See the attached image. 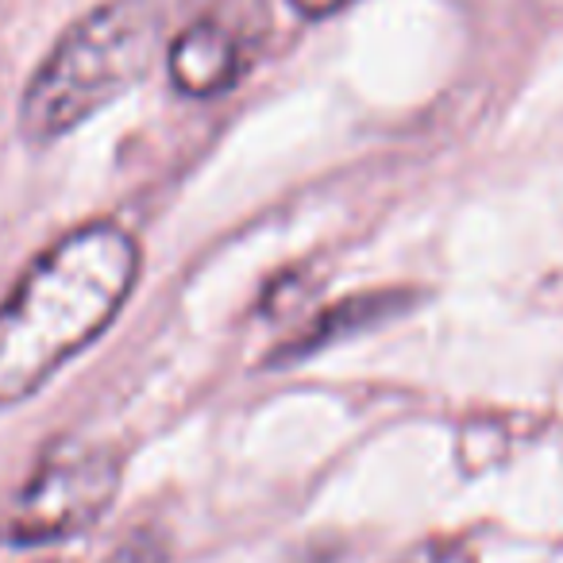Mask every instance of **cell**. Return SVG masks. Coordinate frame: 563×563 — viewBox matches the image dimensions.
Returning <instances> with one entry per match:
<instances>
[{
    "label": "cell",
    "instance_id": "52a82bcc",
    "mask_svg": "<svg viewBox=\"0 0 563 563\" xmlns=\"http://www.w3.org/2000/svg\"><path fill=\"white\" fill-rule=\"evenodd\" d=\"M101 563H166V544L151 532H135L120 548H112Z\"/></svg>",
    "mask_w": 563,
    "mask_h": 563
},
{
    "label": "cell",
    "instance_id": "277c9868",
    "mask_svg": "<svg viewBox=\"0 0 563 563\" xmlns=\"http://www.w3.org/2000/svg\"><path fill=\"white\" fill-rule=\"evenodd\" d=\"M166 66H170V81L189 97H212L228 89L240 70V51H235L232 35L217 24H194L170 43L166 51Z\"/></svg>",
    "mask_w": 563,
    "mask_h": 563
},
{
    "label": "cell",
    "instance_id": "ba28073f",
    "mask_svg": "<svg viewBox=\"0 0 563 563\" xmlns=\"http://www.w3.org/2000/svg\"><path fill=\"white\" fill-rule=\"evenodd\" d=\"M290 4L301 16H332V12H340L344 4H352V0H290Z\"/></svg>",
    "mask_w": 563,
    "mask_h": 563
},
{
    "label": "cell",
    "instance_id": "3957f363",
    "mask_svg": "<svg viewBox=\"0 0 563 563\" xmlns=\"http://www.w3.org/2000/svg\"><path fill=\"white\" fill-rule=\"evenodd\" d=\"M120 460L109 448H63L32 471L4 517V540L16 548L81 537L112 509Z\"/></svg>",
    "mask_w": 563,
    "mask_h": 563
},
{
    "label": "cell",
    "instance_id": "8992f818",
    "mask_svg": "<svg viewBox=\"0 0 563 563\" xmlns=\"http://www.w3.org/2000/svg\"><path fill=\"white\" fill-rule=\"evenodd\" d=\"M394 563H478V555L471 552L463 540L429 537V540H421V544L406 548Z\"/></svg>",
    "mask_w": 563,
    "mask_h": 563
},
{
    "label": "cell",
    "instance_id": "7a4b0ae2",
    "mask_svg": "<svg viewBox=\"0 0 563 563\" xmlns=\"http://www.w3.org/2000/svg\"><path fill=\"white\" fill-rule=\"evenodd\" d=\"M163 55L158 0H104L66 27L20 97V135L35 147L81 124L135 89Z\"/></svg>",
    "mask_w": 563,
    "mask_h": 563
},
{
    "label": "cell",
    "instance_id": "5b68a950",
    "mask_svg": "<svg viewBox=\"0 0 563 563\" xmlns=\"http://www.w3.org/2000/svg\"><path fill=\"white\" fill-rule=\"evenodd\" d=\"M401 309H409V294H401V290L360 294V298L340 301V306H332L324 317H317V321L309 324V329L301 332L298 340H294V347H286L282 355H286V360H298V355H313L317 347L332 344V340L347 336V332L371 329V324L386 321V317L401 313Z\"/></svg>",
    "mask_w": 563,
    "mask_h": 563
},
{
    "label": "cell",
    "instance_id": "6da1fadb",
    "mask_svg": "<svg viewBox=\"0 0 563 563\" xmlns=\"http://www.w3.org/2000/svg\"><path fill=\"white\" fill-rule=\"evenodd\" d=\"M140 282V243L112 220L55 240L0 301V406L51 383L112 321Z\"/></svg>",
    "mask_w": 563,
    "mask_h": 563
}]
</instances>
